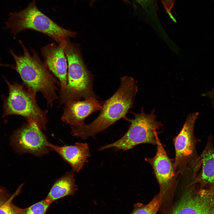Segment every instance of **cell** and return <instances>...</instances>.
<instances>
[{
  "label": "cell",
  "mask_w": 214,
  "mask_h": 214,
  "mask_svg": "<svg viewBox=\"0 0 214 214\" xmlns=\"http://www.w3.org/2000/svg\"><path fill=\"white\" fill-rule=\"evenodd\" d=\"M48 147L50 150L57 153L72 167L76 173L82 169L90 156L88 146L86 143L77 142L72 145L58 146L49 142Z\"/></svg>",
  "instance_id": "cell-12"
},
{
  "label": "cell",
  "mask_w": 214,
  "mask_h": 214,
  "mask_svg": "<svg viewBox=\"0 0 214 214\" xmlns=\"http://www.w3.org/2000/svg\"><path fill=\"white\" fill-rule=\"evenodd\" d=\"M5 23L3 29H10L14 39L23 31L33 30L48 36L63 48L67 39L77 35L76 32L62 27L43 13L37 7L36 0H32L23 10L10 12Z\"/></svg>",
  "instance_id": "cell-3"
},
{
  "label": "cell",
  "mask_w": 214,
  "mask_h": 214,
  "mask_svg": "<svg viewBox=\"0 0 214 214\" xmlns=\"http://www.w3.org/2000/svg\"><path fill=\"white\" fill-rule=\"evenodd\" d=\"M49 142L42 129L33 122H28L15 131L11 139L12 147L17 153H30L37 156L48 153Z\"/></svg>",
  "instance_id": "cell-9"
},
{
  "label": "cell",
  "mask_w": 214,
  "mask_h": 214,
  "mask_svg": "<svg viewBox=\"0 0 214 214\" xmlns=\"http://www.w3.org/2000/svg\"><path fill=\"white\" fill-rule=\"evenodd\" d=\"M74 171H68L57 179L45 199L51 203L54 201L67 196L73 195L77 190Z\"/></svg>",
  "instance_id": "cell-14"
},
{
  "label": "cell",
  "mask_w": 214,
  "mask_h": 214,
  "mask_svg": "<svg viewBox=\"0 0 214 214\" xmlns=\"http://www.w3.org/2000/svg\"><path fill=\"white\" fill-rule=\"evenodd\" d=\"M67 58L68 71L66 87L60 90L59 103L96 97L94 91L93 76L84 63L78 45L68 39L63 48Z\"/></svg>",
  "instance_id": "cell-4"
},
{
  "label": "cell",
  "mask_w": 214,
  "mask_h": 214,
  "mask_svg": "<svg viewBox=\"0 0 214 214\" xmlns=\"http://www.w3.org/2000/svg\"><path fill=\"white\" fill-rule=\"evenodd\" d=\"M156 145L155 155L145 160L152 166L159 184V193L162 198L159 210L162 214L168 210L173 204L177 172L174 163L168 156L158 138L157 139Z\"/></svg>",
  "instance_id": "cell-7"
},
{
  "label": "cell",
  "mask_w": 214,
  "mask_h": 214,
  "mask_svg": "<svg viewBox=\"0 0 214 214\" xmlns=\"http://www.w3.org/2000/svg\"><path fill=\"white\" fill-rule=\"evenodd\" d=\"M124 1L125 2L127 3H130V2L128 0H122Z\"/></svg>",
  "instance_id": "cell-20"
},
{
  "label": "cell",
  "mask_w": 214,
  "mask_h": 214,
  "mask_svg": "<svg viewBox=\"0 0 214 214\" xmlns=\"http://www.w3.org/2000/svg\"><path fill=\"white\" fill-rule=\"evenodd\" d=\"M23 184L15 192L10 194L4 188L0 187V214H24L25 209L20 208L13 203V199L21 192Z\"/></svg>",
  "instance_id": "cell-15"
},
{
  "label": "cell",
  "mask_w": 214,
  "mask_h": 214,
  "mask_svg": "<svg viewBox=\"0 0 214 214\" xmlns=\"http://www.w3.org/2000/svg\"><path fill=\"white\" fill-rule=\"evenodd\" d=\"M162 3L163 8L169 17L174 21L177 22L172 13V10L174 7L176 0H159Z\"/></svg>",
  "instance_id": "cell-19"
},
{
  "label": "cell",
  "mask_w": 214,
  "mask_h": 214,
  "mask_svg": "<svg viewBox=\"0 0 214 214\" xmlns=\"http://www.w3.org/2000/svg\"><path fill=\"white\" fill-rule=\"evenodd\" d=\"M138 90L133 78L126 76L122 77L116 91L110 98L102 102L97 117L89 124L71 126V135L86 139L103 131L120 119H124L129 110L133 107Z\"/></svg>",
  "instance_id": "cell-1"
},
{
  "label": "cell",
  "mask_w": 214,
  "mask_h": 214,
  "mask_svg": "<svg viewBox=\"0 0 214 214\" xmlns=\"http://www.w3.org/2000/svg\"><path fill=\"white\" fill-rule=\"evenodd\" d=\"M18 42L23 49L22 55L16 54L12 49L9 50L15 62L14 69L19 74L27 91L35 97L38 92H41L51 107L53 101L58 98L56 90L59 83L36 50L31 48V55L22 42L20 40Z\"/></svg>",
  "instance_id": "cell-2"
},
{
  "label": "cell",
  "mask_w": 214,
  "mask_h": 214,
  "mask_svg": "<svg viewBox=\"0 0 214 214\" xmlns=\"http://www.w3.org/2000/svg\"><path fill=\"white\" fill-rule=\"evenodd\" d=\"M61 120L70 126H79L85 124V118L102 108V102L97 97L70 101L65 104Z\"/></svg>",
  "instance_id": "cell-11"
},
{
  "label": "cell",
  "mask_w": 214,
  "mask_h": 214,
  "mask_svg": "<svg viewBox=\"0 0 214 214\" xmlns=\"http://www.w3.org/2000/svg\"><path fill=\"white\" fill-rule=\"evenodd\" d=\"M147 13L156 12L157 5L155 0H134Z\"/></svg>",
  "instance_id": "cell-18"
},
{
  "label": "cell",
  "mask_w": 214,
  "mask_h": 214,
  "mask_svg": "<svg viewBox=\"0 0 214 214\" xmlns=\"http://www.w3.org/2000/svg\"><path fill=\"white\" fill-rule=\"evenodd\" d=\"M162 199L161 195L159 193L147 204H135L130 214H157L160 207Z\"/></svg>",
  "instance_id": "cell-16"
},
{
  "label": "cell",
  "mask_w": 214,
  "mask_h": 214,
  "mask_svg": "<svg viewBox=\"0 0 214 214\" xmlns=\"http://www.w3.org/2000/svg\"><path fill=\"white\" fill-rule=\"evenodd\" d=\"M51 204L45 199L25 209L24 214H45Z\"/></svg>",
  "instance_id": "cell-17"
},
{
  "label": "cell",
  "mask_w": 214,
  "mask_h": 214,
  "mask_svg": "<svg viewBox=\"0 0 214 214\" xmlns=\"http://www.w3.org/2000/svg\"><path fill=\"white\" fill-rule=\"evenodd\" d=\"M209 141L199 157V173L193 179L194 182L202 186L214 183V147Z\"/></svg>",
  "instance_id": "cell-13"
},
{
  "label": "cell",
  "mask_w": 214,
  "mask_h": 214,
  "mask_svg": "<svg viewBox=\"0 0 214 214\" xmlns=\"http://www.w3.org/2000/svg\"><path fill=\"white\" fill-rule=\"evenodd\" d=\"M198 115V112L189 114L180 132L174 139L175 150L174 164L178 173L183 174L190 165L192 167L199 158L195 147L197 140L194 134V125Z\"/></svg>",
  "instance_id": "cell-8"
},
{
  "label": "cell",
  "mask_w": 214,
  "mask_h": 214,
  "mask_svg": "<svg viewBox=\"0 0 214 214\" xmlns=\"http://www.w3.org/2000/svg\"><path fill=\"white\" fill-rule=\"evenodd\" d=\"M4 78L9 90L4 103V115H20L27 122H34L42 130H45L48 111L40 108L36 98L26 90L22 85L15 83L12 84Z\"/></svg>",
  "instance_id": "cell-6"
},
{
  "label": "cell",
  "mask_w": 214,
  "mask_h": 214,
  "mask_svg": "<svg viewBox=\"0 0 214 214\" xmlns=\"http://www.w3.org/2000/svg\"><path fill=\"white\" fill-rule=\"evenodd\" d=\"M130 113L134 115V118L130 119L126 117L124 119L130 123L125 135L119 140L101 147L98 150L114 147L116 150H127L141 144L156 145L158 130L163 125L161 122L156 120L155 109L147 114L142 107L139 113Z\"/></svg>",
  "instance_id": "cell-5"
},
{
  "label": "cell",
  "mask_w": 214,
  "mask_h": 214,
  "mask_svg": "<svg viewBox=\"0 0 214 214\" xmlns=\"http://www.w3.org/2000/svg\"><path fill=\"white\" fill-rule=\"evenodd\" d=\"M44 63L59 79L60 90L66 87L67 83L68 65L63 48L53 43L40 49Z\"/></svg>",
  "instance_id": "cell-10"
}]
</instances>
